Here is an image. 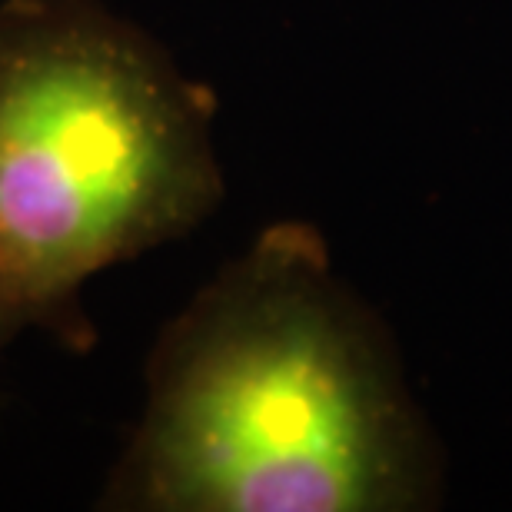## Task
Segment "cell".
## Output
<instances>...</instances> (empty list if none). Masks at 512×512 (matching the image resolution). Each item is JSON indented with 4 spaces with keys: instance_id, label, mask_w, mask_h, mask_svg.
<instances>
[{
    "instance_id": "1",
    "label": "cell",
    "mask_w": 512,
    "mask_h": 512,
    "mask_svg": "<svg viewBox=\"0 0 512 512\" xmlns=\"http://www.w3.org/2000/svg\"><path fill=\"white\" fill-rule=\"evenodd\" d=\"M443 466L380 313L323 233H256L163 326L107 512H406Z\"/></svg>"
},
{
    "instance_id": "2",
    "label": "cell",
    "mask_w": 512,
    "mask_h": 512,
    "mask_svg": "<svg viewBox=\"0 0 512 512\" xmlns=\"http://www.w3.org/2000/svg\"><path fill=\"white\" fill-rule=\"evenodd\" d=\"M217 97L100 0H0V363L97 343L84 290L223 203Z\"/></svg>"
}]
</instances>
